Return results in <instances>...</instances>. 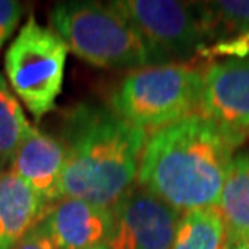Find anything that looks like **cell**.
<instances>
[{
	"label": "cell",
	"mask_w": 249,
	"mask_h": 249,
	"mask_svg": "<svg viewBox=\"0 0 249 249\" xmlns=\"http://www.w3.org/2000/svg\"><path fill=\"white\" fill-rule=\"evenodd\" d=\"M236 146L235 139L201 113L181 118L147 139L138 186L181 213L217 207Z\"/></svg>",
	"instance_id": "1"
},
{
	"label": "cell",
	"mask_w": 249,
	"mask_h": 249,
	"mask_svg": "<svg viewBox=\"0 0 249 249\" xmlns=\"http://www.w3.org/2000/svg\"><path fill=\"white\" fill-rule=\"evenodd\" d=\"M199 113L238 144L249 136V57L228 58L206 68Z\"/></svg>",
	"instance_id": "8"
},
{
	"label": "cell",
	"mask_w": 249,
	"mask_h": 249,
	"mask_svg": "<svg viewBox=\"0 0 249 249\" xmlns=\"http://www.w3.org/2000/svg\"><path fill=\"white\" fill-rule=\"evenodd\" d=\"M228 230L217 207L181 213L172 249H225Z\"/></svg>",
	"instance_id": "13"
},
{
	"label": "cell",
	"mask_w": 249,
	"mask_h": 249,
	"mask_svg": "<svg viewBox=\"0 0 249 249\" xmlns=\"http://www.w3.org/2000/svg\"><path fill=\"white\" fill-rule=\"evenodd\" d=\"M46 204L10 168L0 170V249H13L46 215Z\"/></svg>",
	"instance_id": "11"
},
{
	"label": "cell",
	"mask_w": 249,
	"mask_h": 249,
	"mask_svg": "<svg viewBox=\"0 0 249 249\" xmlns=\"http://www.w3.org/2000/svg\"><path fill=\"white\" fill-rule=\"evenodd\" d=\"M57 249H91L106 245L112 230V209L83 199L60 197L39 223Z\"/></svg>",
	"instance_id": "9"
},
{
	"label": "cell",
	"mask_w": 249,
	"mask_h": 249,
	"mask_svg": "<svg viewBox=\"0 0 249 249\" xmlns=\"http://www.w3.org/2000/svg\"><path fill=\"white\" fill-rule=\"evenodd\" d=\"M60 197L112 209L138 180L147 131L108 108L79 104L63 122Z\"/></svg>",
	"instance_id": "2"
},
{
	"label": "cell",
	"mask_w": 249,
	"mask_h": 249,
	"mask_svg": "<svg viewBox=\"0 0 249 249\" xmlns=\"http://www.w3.org/2000/svg\"><path fill=\"white\" fill-rule=\"evenodd\" d=\"M181 212L154 196L147 189L133 186L112 207L108 249H172Z\"/></svg>",
	"instance_id": "7"
},
{
	"label": "cell",
	"mask_w": 249,
	"mask_h": 249,
	"mask_svg": "<svg viewBox=\"0 0 249 249\" xmlns=\"http://www.w3.org/2000/svg\"><path fill=\"white\" fill-rule=\"evenodd\" d=\"M204 13L212 36L222 34V39L235 37V34L249 29V0H222L204 3Z\"/></svg>",
	"instance_id": "15"
},
{
	"label": "cell",
	"mask_w": 249,
	"mask_h": 249,
	"mask_svg": "<svg viewBox=\"0 0 249 249\" xmlns=\"http://www.w3.org/2000/svg\"><path fill=\"white\" fill-rule=\"evenodd\" d=\"M202 78L201 68L186 62L131 70L112 94V110L144 131H157L199 113Z\"/></svg>",
	"instance_id": "4"
},
{
	"label": "cell",
	"mask_w": 249,
	"mask_h": 249,
	"mask_svg": "<svg viewBox=\"0 0 249 249\" xmlns=\"http://www.w3.org/2000/svg\"><path fill=\"white\" fill-rule=\"evenodd\" d=\"M225 249H249V231L243 235H228Z\"/></svg>",
	"instance_id": "18"
},
{
	"label": "cell",
	"mask_w": 249,
	"mask_h": 249,
	"mask_svg": "<svg viewBox=\"0 0 249 249\" xmlns=\"http://www.w3.org/2000/svg\"><path fill=\"white\" fill-rule=\"evenodd\" d=\"M21 13L23 8L18 2L0 0V51L13 34L19 18H21Z\"/></svg>",
	"instance_id": "16"
},
{
	"label": "cell",
	"mask_w": 249,
	"mask_h": 249,
	"mask_svg": "<svg viewBox=\"0 0 249 249\" xmlns=\"http://www.w3.org/2000/svg\"><path fill=\"white\" fill-rule=\"evenodd\" d=\"M217 209L227 225L228 235L249 231V154H240L233 159Z\"/></svg>",
	"instance_id": "12"
},
{
	"label": "cell",
	"mask_w": 249,
	"mask_h": 249,
	"mask_svg": "<svg viewBox=\"0 0 249 249\" xmlns=\"http://www.w3.org/2000/svg\"><path fill=\"white\" fill-rule=\"evenodd\" d=\"M91 249H108V246L107 245H99V246H94Z\"/></svg>",
	"instance_id": "19"
},
{
	"label": "cell",
	"mask_w": 249,
	"mask_h": 249,
	"mask_svg": "<svg viewBox=\"0 0 249 249\" xmlns=\"http://www.w3.org/2000/svg\"><path fill=\"white\" fill-rule=\"evenodd\" d=\"M13 249H57L41 225L34 227Z\"/></svg>",
	"instance_id": "17"
},
{
	"label": "cell",
	"mask_w": 249,
	"mask_h": 249,
	"mask_svg": "<svg viewBox=\"0 0 249 249\" xmlns=\"http://www.w3.org/2000/svg\"><path fill=\"white\" fill-rule=\"evenodd\" d=\"M65 160L67 149L62 138H55L31 126L7 168L17 173L44 202L51 206L60 199Z\"/></svg>",
	"instance_id": "10"
},
{
	"label": "cell",
	"mask_w": 249,
	"mask_h": 249,
	"mask_svg": "<svg viewBox=\"0 0 249 249\" xmlns=\"http://www.w3.org/2000/svg\"><path fill=\"white\" fill-rule=\"evenodd\" d=\"M112 3L138 29L159 63H165L167 58L191 57L211 37L204 5L175 0H118Z\"/></svg>",
	"instance_id": "6"
},
{
	"label": "cell",
	"mask_w": 249,
	"mask_h": 249,
	"mask_svg": "<svg viewBox=\"0 0 249 249\" xmlns=\"http://www.w3.org/2000/svg\"><path fill=\"white\" fill-rule=\"evenodd\" d=\"M29 129L31 124L26 120L18 99L0 74V170L10 165Z\"/></svg>",
	"instance_id": "14"
},
{
	"label": "cell",
	"mask_w": 249,
	"mask_h": 249,
	"mask_svg": "<svg viewBox=\"0 0 249 249\" xmlns=\"http://www.w3.org/2000/svg\"><path fill=\"white\" fill-rule=\"evenodd\" d=\"M51 23L68 51L99 68H142L160 65L138 29L112 2H58Z\"/></svg>",
	"instance_id": "3"
},
{
	"label": "cell",
	"mask_w": 249,
	"mask_h": 249,
	"mask_svg": "<svg viewBox=\"0 0 249 249\" xmlns=\"http://www.w3.org/2000/svg\"><path fill=\"white\" fill-rule=\"evenodd\" d=\"M68 47L51 28L29 17L7 49L3 68L10 86L36 120L53 110L62 92Z\"/></svg>",
	"instance_id": "5"
}]
</instances>
